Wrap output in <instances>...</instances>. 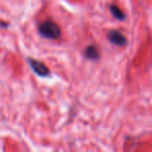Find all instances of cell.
<instances>
[{
	"label": "cell",
	"mask_w": 152,
	"mask_h": 152,
	"mask_svg": "<svg viewBox=\"0 0 152 152\" xmlns=\"http://www.w3.org/2000/svg\"><path fill=\"white\" fill-rule=\"evenodd\" d=\"M39 31L42 37L50 40H56L61 37V28L55 22L46 20L39 26Z\"/></svg>",
	"instance_id": "obj_1"
},
{
	"label": "cell",
	"mask_w": 152,
	"mask_h": 152,
	"mask_svg": "<svg viewBox=\"0 0 152 152\" xmlns=\"http://www.w3.org/2000/svg\"><path fill=\"white\" fill-rule=\"evenodd\" d=\"M28 63H29V66L31 67L32 71L36 74H38L41 77H47L49 75V69L46 67L45 64H43L42 61H39L37 59L34 58H29L28 59Z\"/></svg>",
	"instance_id": "obj_2"
},
{
	"label": "cell",
	"mask_w": 152,
	"mask_h": 152,
	"mask_svg": "<svg viewBox=\"0 0 152 152\" xmlns=\"http://www.w3.org/2000/svg\"><path fill=\"white\" fill-rule=\"evenodd\" d=\"M107 39L110 43L117 46H125L127 44L126 38L118 30H110L107 34Z\"/></svg>",
	"instance_id": "obj_3"
},
{
	"label": "cell",
	"mask_w": 152,
	"mask_h": 152,
	"mask_svg": "<svg viewBox=\"0 0 152 152\" xmlns=\"http://www.w3.org/2000/svg\"><path fill=\"white\" fill-rule=\"evenodd\" d=\"M85 56L89 59L96 61V59H98V57H99V50H98V48L95 45H90L85 50Z\"/></svg>",
	"instance_id": "obj_4"
},
{
	"label": "cell",
	"mask_w": 152,
	"mask_h": 152,
	"mask_svg": "<svg viewBox=\"0 0 152 152\" xmlns=\"http://www.w3.org/2000/svg\"><path fill=\"white\" fill-rule=\"evenodd\" d=\"M110 12H112L113 16L118 20H124L125 15L117 5H110Z\"/></svg>",
	"instance_id": "obj_5"
}]
</instances>
